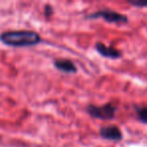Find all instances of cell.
Instances as JSON below:
<instances>
[{
  "label": "cell",
  "instance_id": "obj_1",
  "mask_svg": "<svg viewBox=\"0 0 147 147\" xmlns=\"http://www.w3.org/2000/svg\"><path fill=\"white\" fill-rule=\"evenodd\" d=\"M0 40L8 47H25L38 45L41 37L32 30H9L0 34Z\"/></svg>",
  "mask_w": 147,
  "mask_h": 147
},
{
  "label": "cell",
  "instance_id": "obj_2",
  "mask_svg": "<svg viewBox=\"0 0 147 147\" xmlns=\"http://www.w3.org/2000/svg\"><path fill=\"white\" fill-rule=\"evenodd\" d=\"M117 107L113 105L112 103H108L103 106H95V105H90L87 108V112L90 116L96 119H101V120H110L113 119L116 113Z\"/></svg>",
  "mask_w": 147,
  "mask_h": 147
},
{
  "label": "cell",
  "instance_id": "obj_3",
  "mask_svg": "<svg viewBox=\"0 0 147 147\" xmlns=\"http://www.w3.org/2000/svg\"><path fill=\"white\" fill-rule=\"evenodd\" d=\"M89 19H96V18H102L105 21L110 23H126L128 21L127 17L125 15L118 13L116 11L109 10V9H103L99 10L97 12L91 13L87 16Z\"/></svg>",
  "mask_w": 147,
  "mask_h": 147
},
{
  "label": "cell",
  "instance_id": "obj_4",
  "mask_svg": "<svg viewBox=\"0 0 147 147\" xmlns=\"http://www.w3.org/2000/svg\"><path fill=\"white\" fill-rule=\"evenodd\" d=\"M100 135L104 139H107V140L117 141L122 139V132L115 125H109V126L102 127L100 129Z\"/></svg>",
  "mask_w": 147,
  "mask_h": 147
},
{
  "label": "cell",
  "instance_id": "obj_5",
  "mask_svg": "<svg viewBox=\"0 0 147 147\" xmlns=\"http://www.w3.org/2000/svg\"><path fill=\"white\" fill-rule=\"evenodd\" d=\"M96 49L101 55L105 57H109V59H119L121 57L122 53L118 51V49H114L112 47H108V45H104L103 42H97L96 43Z\"/></svg>",
  "mask_w": 147,
  "mask_h": 147
},
{
  "label": "cell",
  "instance_id": "obj_6",
  "mask_svg": "<svg viewBox=\"0 0 147 147\" xmlns=\"http://www.w3.org/2000/svg\"><path fill=\"white\" fill-rule=\"evenodd\" d=\"M53 65L57 67L59 71H63V73H76L77 67L76 65L69 59H55L53 61Z\"/></svg>",
  "mask_w": 147,
  "mask_h": 147
},
{
  "label": "cell",
  "instance_id": "obj_7",
  "mask_svg": "<svg viewBox=\"0 0 147 147\" xmlns=\"http://www.w3.org/2000/svg\"><path fill=\"white\" fill-rule=\"evenodd\" d=\"M137 118L142 123H147V107H140L136 109Z\"/></svg>",
  "mask_w": 147,
  "mask_h": 147
},
{
  "label": "cell",
  "instance_id": "obj_8",
  "mask_svg": "<svg viewBox=\"0 0 147 147\" xmlns=\"http://www.w3.org/2000/svg\"><path fill=\"white\" fill-rule=\"evenodd\" d=\"M45 16H51V14L53 13V9H51V6H45Z\"/></svg>",
  "mask_w": 147,
  "mask_h": 147
}]
</instances>
